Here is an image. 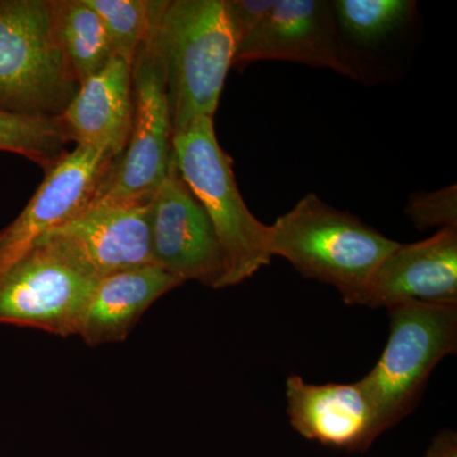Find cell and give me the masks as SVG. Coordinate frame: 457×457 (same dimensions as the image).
Returning a JSON list of instances; mask_svg holds the SVG:
<instances>
[{
	"label": "cell",
	"instance_id": "52a82bcc",
	"mask_svg": "<svg viewBox=\"0 0 457 457\" xmlns=\"http://www.w3.org/2000/svg\"><path fill=\"white\" fill-rule=\"evenodd\" d=\"M98 279L62 243L42 237L0 279V324L78 335Z\"/></svg>",
	"mask_w": 457,
	"mask_h": 457
},
{
	"label": "cell",
	"instance_id": "ffe728a7",
	"mask_svg": "<svg viewBox=\"0 0 457 457\" xmlns=\"http://www.w3.org/2000/svg\"><path fill=\"white\" fill-rule=\"evenodd\" d=\"M405 212L418 230L457 228L456 186L435 192H418L409 198Z\"/></svg>",
	"mask_w": 457,
	"mask_h": 457
},
{
	"label": "cell",
	"instance_id": "44dd1931",
	"mask_svg": "<svg viewBox=\"0 0 457 457\" xmlns=\"http://www.w3.org/2000/svg\"><path fill=\"white\" fill-rule=\"evenodd\" d=\"M236 50L254 32L276 0H222Z\"/></svg>",
	"mask_w": 457,
	"mask_h": 457
},
{
	"label": "cell",
	"instance_id": "3957f363",
	"mask_svg": "<svg viewBox=\"0 0 457 457\" xmlns=\"http://www.w3.org/2000/svg\"><path fill=\"white\" fill-rule=\"evenodd\" d=\"M171 153L186 186L212 221L227 260V287L269 266L270 230L258 220L240 194L233 159L216 137L213 119L203 117L173 135Z\"/></svg>",
	"mask_w": 457,
	"mask_h": 457
},
{
	"label": "cell",
	"instance_id": "2e32d148",
	"mask_svg": "<svg viewBox=\"0 0 457 457\" xmlns=\"http://www.w3.org/2000/svg\"><path fill=\"white\" fill-rule=\"evenodd\" d=\"M57 45L78 84L97 74L114 56L106 27L86 0H50Z\"/></svg>",
	"mask_w": 457,
	"mask_h": 457
},
{
	"label": "cell",
	"instance_id": "9c48e42d",
	"mask_svg": "<svg viewBox=\"0 0 457 457\" xmlns=\"http://www.w3.org/2000/svg\"><path fill=\"white\" fill-rule=\"evenodd\" d=\"M332 3L328 0H276L261 25L234 53L231 68L257 62H288L326 68L351 79L362 73L339 40Z\"/></svg>",
	"mask_w": 457,
	"mask_h": 457
},
{
	"label": "cell",
	"instance_id": "7402d4cb",
	"mask_svg": "<svg viewBox=\"0 0 457 457\" xmlns=\"http://www.w3.org/2000/svg\"><path fill=\"white\" fill-rule=\"evenodd\" d=\"M425 457H457V435L453 431H442L433 438Z\"/></svg>",
	"mask_w": 457,
	"mask_h": 457
},
{
	"label": "cell",
	"instance_id": "30bf717a",
	"mask_svg": "<svg viewBox=\"0 0 457 457\" xmlns=\"http://www.w3.org/2000/svg\"><path fill=\"white\" fill-rule=\"evenodd\" d=\"M113 161L106 150L77 145L45 171L23 212L0 230V279L42 237L89 206Z\"/></svg>",
	"mask_w": 457,
	"mask_h": 457
},
{
	"label": "cell",
	"instance_id": "d6986e66",
	"mask_svg": "<svg viewBox=\"0 0 457 457\" xmlns=\"http://www.w3.org/2000/svg\"><path fill=\"white\" fill-rule=\"evenodd\" d=\"M106 27L114 55L132 65L154 20L159 0H86Z\"/></svg>",
	"mask_w": 457,
	"mask_h": 457
},
{
	"label": "cell",
	"instance_id": "5b68a950",
	"mask_svg": "<svg viewBox=\"0 0 457 457\" xmlns=\"http://www.w3.org/2000/svg\"><path fill=\"white\" fill-rule=\"evenodd\" d=\"M78 87L54 35L50 0H0V111L62 116Z\"/></svg>",
	"mask_w": 457,
	"mask_h": 457
},
{
	"label": "cell",
	"instance_id": "277c9868",
	"mask_svg": "<svg viewBox=\"0 0 457 457\" xmlns=\"http://www.w3.org/2000/svg\"><path fill=\"white\" fill-rule=\"evenodd\" d=\"M386 311V345L375 368L359 381L380 435L414 411L433 370L457 350V305L409 302Z\"/></svg>",
	"mask_w": 457,
	"mask_h": 457
},
{
	"label": "cell",
	"instance_id": "e0dca14e",
	"mask_svg": "<svg viewBox=\"0 0 457 457\" xmlns=\"http://www.w3.org/2000/svg\"><path fill=\"white\" fill-rule=\"evenodd\" d=\"M60 116H26L0 111V152L13 153L47 171L71 143Z\"/></svg>",
	"mask_w": 457,
	"mask_h": 457
},
{
	"label": "cell",
	"instance_id": "6da1fadb",
	"mask_svg": "<svg viewBox=\"0 0 457 457\" xmlns=\"http://www.w3.org/2000/svg\"><path fill=\"white\" fill-rule=\"evenodd\" d=\"M173 135L213 119L236 45L222 0H162L154 23Z\"/></svg>",
	"mask_w": 457,
	"mask_h": 457
},
{
	"label": "cell",
	"instance_id": "ac0fdd59",
	"mask_svg": "<svg viewBox=\"0 0 457 457\" xmlns=\"http://www.w3.org/2000/svg\"><path fill=\"white\" fill-rule=\"evenodd\" d=\"M339 33L366 46L390 40L408 26L416 12L411 0H335Z\"/></svg>",
	"mask_w": 457,
	"mask_h": 457
},
{
	"label": "cell",
	"instance_id": "5bb4252c",
	"mask_svg": "<svg viewBox=\"0 0 457 457\" xmlns=\"http://www.w3.org/2000/svg\"><path fill=\"white\" fill-rule=\"evenodd\" d=\"M60 117L77 145L106 150L116 161L131 131V65L114 55L101 71L79 84Z\"/></svg>",
	"mask_w": 457,
	"mask_h": 457
},
{
	"label": "cell",
	"instance_id": "ba28073f",
	"mask_svg": "<svg viewBox=\"0 0 457 457\" xmlns=\"http://www.w3.org/2000/svg\"><path fill=\"white\" fill-rule=\"evenodd\" d=\"M153 261L182 284L227 287L228 267L204 207L192 195L170 153L163 182L149 203Z\"/></svg>",
	"mask_w": 457,
	"mask_h": 457
},
{
	"label": "cell",
	"instance_id": "8fae6325",
	"mask_svg": "<svg viewBox=\"0 0 457 457\" xmlns=\"http://www.w3.org/2000/svg\"><path fill=\"white\" fill-rule=\"evenodd\" d=\"M409 302L457 305V228L398 243L372 273L360 305L387 309Z\"/></svg>",
	"mask_w": 457,
	"mask_h": 457
},
{
	"label": "cell",
	"instance_id": "7a4b0ae2",
	"mask_svg": "<svg viewBox=\"0 0 457 457\" xmlns=\"http://www.w3.org/2000/svg\"><path fill=\"white\" fill-rule=\"evenodd\" d=\"M270 230L273 257L303 278L333 286L347 305H360L372 273L398 245L315 194L278 216Z\"/></svg>",
	"mask_w": 457,
	"mask_h": 457
},
{
	"label": "cell",
	"instance_id": "8992f818",
	"mask_svg": "<svg viewBox=\"0 0 457 457\" xmlns=\"http://www.w3.org/2000/svg\"><path fill=\"white\" fill-rule=\"evenodd\" d=\"M131 65L132 122L128 145L113 161L89 204L147 203L170 165L171 130L163 66L154 36L156 13Z\"/></svg>",
	"mask_w": 457,
	"mask_h": 457
},
{
	"label": "cell",
	"instance_id": "4fadbf2b",
	"mask_svg": "<svg viewBox=\"0 0 457 457\" xmlns=\"http://www.w3.org/2000/svg\"><path fill=\"white\" fill-rule=\"evenodd\" d=\"M286 399L295 431L324 446L362 453L380 436L374 409L359 381L318 385L291 375Z\"/></svg>",
	"mask_w": 457,
	"mask_h": 457
},
{
	"label": "cell",
	"instance_id": "9a60e30c",
	"mask_svg": "<svg viewBox=\"0 0 457 457\" xmlns=\"http://www.w3.org/2000/svg\"><path fill=\"white\" fill-rule=\"evenodd\" d=\"M180 285L156 264L104 276L90 295L78 336L92 347L125 341L147 309Z\"/></svg>",
	"mask_w": 457,
	"mask_h": 457
},
{
	"label": "cell",
	"instance_id": "7c38bea8",
	"mask_svg": "<svg viewBox=\"0 0 457 457\" xmlns=\"http://www.w3.org/2000/svg\"><path fill=\"white\" fill-rule=\"evenodd\" d=\"M149 203L89 204L46 236L62 243L98 278L117 270L155 264Z\"/></svg>",
	"mask_w": 457,
	"mask_h": 457
}]
</instances>
